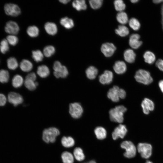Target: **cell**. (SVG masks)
Segmentation results:
<instances>
[{"mask_svg":"<svg viewBox=\"0 0 163 163\" xmlns=\"http://www.w3.org/2000/svg\"><path fill=\"white\" fill-rule=\"evenodd\" d=\"M127 110V109L123 105L116 106L110 109L109 112L110 120L113 122L119 123L123 121V115Z\"/></svg>","mask_w":163,"mask_h":163,"instance_id":"cell-1","label":"cell"},{"mask_svg":"<svg viewBox=\"0 0 163 163\" xmlns=\"http://www.w3.org/2000/svg\"><path fill=\"white\" fill-rule=\"evenodd\" d=\"M6 39L8 43L12 46L15 45L18 41V37L14 35L10 34L7 36Z\"/></svg>","mask_w":163,"mask_h":163,"instance_id":"cell-43","label":"cell"},{"mask_svg":"<svg viewBox=\"0 0 163 163\" xmlns=\"http://www.w3.org/2000/svg\"><path fill=\"white\" fill-rule=\"evenodd\" d=\"M7 101V98L3 94L0 93V106H4Z\"/></svg>","mask_w":163,"mask_h":163,"instance_id":"cell-46","label":"cell"},{"mask_svg":"<svg viewBox=\"0 0 163 163\" xmlns=\"http://www.w3.org/2000/svg\"><path fill=\"white\" fill-rule=\"evenodd\" d=\"M53 74L57 78H64L68 76V71L67 68L65 66L62 65L57 71H54Z\"/></svg>","mask_w":163,"mask_h":163,"instance_id":"cell-20","label":"cell"},{"mask_svg":"<svg viewBox=\"0 0 163 163\" xmlns=\"http://www.w3.org/2000/svg\"><path fill=\"white\" fill-rule=\"evenodd\" d=\"M27 34L32 37H37L39 33V30L37 26L34 25L29 26L27 30Z\"/></svg>","mask_w":163,"mask_h":163,"instance_id":"cell-32","label":"cell"},{"mask_svg":"<svg viewBox=\"0 0 163 163\" xmlns=\"http://www.w3.org/2000/svg\"><path fill=\"white\" fill-rule=\"evenodd\" d=\"M128 22L130 27L134 30H137L139 29L140 27V23L135 18H131Z\"/></svg>","mask_w":163,"mask_h":163,"instance_id":"cell-39","label":"cell"},{"mask_svg":"<svg viewBox=\"0 0 163 163\" xmlns=\"http://www.w3.org/2000/svg\"><path fill=\"white\" fill-rule=\"evenodd\" d=\"M127 129L126 126L120 124L117 127L112 133L113 138L116 140L118 138H123L127 132Z\"/></svg>","mask_w":163,"mask_h":163,"instance_id":"cell-12","label":"cell"},{"mask_svg":"<svg viewBox=\"0 0 163 163\" xmlns=\"http://www.w3.org/2000/svg\"><path fill=\"white\" fill-rule=\"evenodd\" d=\"M24 82L23 79L21 76L16 75L12 78V84L13 87L17 88L21 87Z\"/></svg>","mask_w":163,"mask_h":163,"instance_id":"cell-27","label":"cell"},{"mask_svg":"<svg viewBox=\"0 0 163 163\" xmlns=\"http://www.w3.org/2000/svg\"><path fill=\"white\" fill-rule=\"evenodd\" d=\"M37 77L36 74L34 72L29 73L26 77L25 79L35 81Z\"/></svg>","mask_w":163,"mask_h":163,"instance_id":"cell-45","label":"cell"},{"mask_svg":"<svg viewBox=\"0 0 163 163\" xmlns=\"http://www.w3.org/2000/svg\"><path fill=\"white\" fill-rule=\"evenodd\" d=\"M85 163H96V162L95 161L92 160Z\"/></svg>","mask_w":163,"mask_h":163,"instance_id":"cell-52","label":"cell"},{"mask_svg":"<svg viewBox=\"0 0 163 163\" xmlns=\"http://www.w3.org/2000/svg\"><path fill=\"white\" fill-rule=\"evenodd\" d=\"M24 83L25 87L30 91L35 90L38 85L37 82L27 79H25Z\"/></svg>","mask_w":163,"mask_h":163,"instance_id":"cell-35","label":"cell"},{"mask_svg":"<svg viewBox=\"0 0 163 163\" xmlns=\"http://www.w3.org/2000/svg\"><path fill=\"white\" fill-rule=\"evenodd\" d=\"M155 65L158 69L163 72V60L159 59L156 62Z\"/></svg>","mask_w":163,"mask_h":163,"instance_id":"cell-44","label":"cell"},{"mask_svg":"<svg viewBox=\"0 0 163 163\" xmlns=\"http://www.w3.org/2000/svg\"><path fill=\"white\" fill-rule=\"evenodd\" d=\"M115 33L121 37H124L127 36L129 33L128 28L123 25H120L118 26L117 28L115 30Z\"/></svg>","mask_w":163,"mask_h":163,"instance_id":"cell-26","label":"cell"},{"mask_svg":"<svg viewBox=\"0 0 163 163\" xmlns=\"http://www.w3.org/2000/svg\"><path fill=\"white\" fill-rule=\"evenodd\" d=\"M134 78L137 82L145 85L151 84L153 81V78L150 72L143 69L137 71Z\"/></svg>","mask_w":163,"mask_h":163,"instance_id":"cell-2","label":"cell"},{"mask_svg":"<svg viewBox=\"0 0 163 163\" xmlns=\"http://www.w3.org/2000/svg\"><path fill=\"white\" fill-rule=\"evenodd\" d=\"M158 85L161 91L163 93V79L160 80L159 82Z\"/></svg>","mask_w":163,"mask_h":163,"instance_id":"cell-48","label":"cell"},{"mask_svg":"<svg viewBox=\"0 0 163 163\" xmlns=\"http://www.w3.org/2000/svg\"><path fill=\"white\" fill-rule=\"evenodd\" d=\"M113 69L116 73L121 74L126 72L127 69V67L124 62L117 61L115 63L113 66Z\"/></svg>","mask_w":163,"mask_h":163,"instance_id":"cell-16","label":"cell"},{"mask_svg":"<svg viewBox=\"0 0 163 163\" xmlns=\"http://www.w3.org/2000/svg\"><path fill=\"white\" fill-rule=\"evenodd\" d=\"M32 53V58L36 62H39L42 61L43 58V54L40 50H33Z\"/></svg>","mask_w":163,"mask_h":163,"instance_id":"cell-36","label":"cell"},{"mask_svg":"<svg viewBox=\"0 0 163 163\" xmlns=\"http://www.w3.org/2000/svg\"><path fill=\"white\" fill-rule=\"evenodd\" d=\"M94 133L97 138L99 139H105L107 136V132L105 129L101 126L97 127L94 130Z\"/></svg>","mask_w":163,"mask_h":163,"instance_id":"cell-25","label":"cell"},{"mask_svg":"<svg viewBox=\"0 0 163 163\" xmlns=\"http://www.w3.org/2000/svg\"><path fill=\"white\" fill-rule=\"evenodd\" d=\"M72 6L78 11L85 10L87 8L85 1L84 0H74L72 2Z\"/></svg>","mask_w":163,"mask_h":163,"instance_id":"cell-22","label":"cell"},{"mask_svg":"<svg viewBox=\"0 0 163 163\" xmlns=\"http://www.w3.org/2000/svg\"><path fill=\"white\" fill-rule=\"evenodd\" d=\"M37 73L40 77L45 78L49 75L50 71L47 66L45 65H41L38 67Z\"/></svg>","mask_w":163,"mask_h":163,"instance_id":"cell-19","label":"cell"},{"mask_svg":"<svg viewBox=\"0 0 163 163\" xmlns=\"http://www.w3.org/2000/svg\"><path fill=\"white\" fill-rule=\"evenodd\" d=\"M59 134V130L55 127H51L46 129L43 131V139L47 143H53L56 141L57 136Z\"/></svg>","mask_w":163,"mask_h":163,"instance_id":"cell-3","label":"cell"},{"mask_svg":"<svg viewBox=\"0 0 163 163\" xmlns=\"http://www.w3.org/2000/svg\"><path fill=\"white\" fill-rule=\"evenodd\" d=\"M55 47L51 45L46 46L43 50V54L46 57H49L53 55L55 53Z\"/></svg>","mask_w":163,"mask_h":163,"instance_id":"cell-37","label":"cell"},{"mask_svg":"<svg viewBox=\"0 0 163 163\" xmlns=\"http://www.w3.org/2000/svg\"><path fill=\"white\" fill-rule=\"evenodd\" d=\"M116 18L118 22L122 24H125L128 21L127 14L123 11L120 12L117 14Z\"/></svg>","mask_w":163,"mask_h":163,"instance_id":"cell-29","label":"cell"},{"mask_svg":"<svg viewBox=\"0 0 163 163\" xmlns=\"http://www.w3.org/2000/svg\"><path fill=\"white\" fill-rule=\"evenodd\" d=\"M120 89L117 86H114L110 89L107 92V96L114 102H118L120 99Z\"/></svg>","mask_w":163,"mask_h":163,"instance_id":"cell-13","label":"cell"},{"mask_svg":"<svg viewBox=\"0 0 163 163\" xmlns=\"http://www.w3.org/2000/svg\"><path fill=\"white\" fill-rule=\"evenodd\" d=\"M113 78V73L111 71L105 70L103 74L99 76V81L102 84H108L111 82Z\"/></svg>","mask_w":163,"mask_h":163,"instance_id":"cell-14","label":"cell"},{"mask_svg":"<svg viewBox=\"0 0 163 163\" xmlns=\"http://www.w3.org/2000/svg\"><path fill=\"white\" fill-rule=\"evenodd\" d=\"M61 143L62 145L66 148L73 146L75 144L73 139L70 136H63L61 139Z\"/></svg>","mask_w":163,"mask_h":163,"instance_id":"cell-28","label":"cell"},{"mask_svg":"<svg viewBox=\"0 0 163 163\" xmlns=\"http://www.w3.org/2000/svg\"><path fill=\"white\" fill-rule=\"evenodd\" d=\"M141 106L144 114H148L150 111H153L155 108L154 102L149 98H145L142 101Z\"/></svg>","mask_w":163,"mask_h":163,"instance_id":"cell-10","label":"cell"},{"mask_svg":"<svg viewBox=\"0 0 163 163\" xmlns=\"http://www.w3.org/2000/svg\"><path fill=\"white\" fill-rule=\"evenodd\" d=\"M120 98L121 99H124L126 96V92L122 88L120 89Z\"/></svg>","mask_w":163,"mask_h":163,"instance_id":"cell-47","label":"cell"},{"mask_svg":"<svg viewBox=\"0 0 163 163\" xmlns=\"http://www.w3.org/2000/svg\"><path fill=\"white\" fill-rule=\"evenodd\" d=\"M163 2V0H154L153 2L155 4H158Z\"/></svg>","mask_w":163,"mask_h":163,"instance_id":"cell-50","label":"cell"},{"mask_svg":"<svg viewBox=\"0 0 163 163\" xmlns=\"http://www.w3.org/2000/svg\"><path fill=\"white\" fill-rule=\"evenodd\" d=\"M115 9L117 11H123L126 8V5L122 0H116L114 2Z\"/></svg>","mask_w":163,"mask_h":163,"instance_id":"cell-40","label":"cell"},{"mask_svg":"<svg viewBox=\"0 0 163 163\" xmlns=\"http://www.w3.org/2000/svg\"><path fill=\"white\" fill-rule=\"evenodd\" d=\"M87 78L90 79H94L98 73V70L95 67L91 66L88 67L85 71Z\"/></svg>","mask_w":163,"mask_h":163,"instance_id":"cell-24","label":"cell"},{"mask_svg":"<svg viewBox=\"0 0 163 163\" xmlns=\"http://www.w3.org/2000/svg\"><path fill=\"white\" fill-rule=\"evenodd\" d=\"M145 61L147 63L151 64L155 60V56L154 54L150 51L146 52L143 55Z\"/></svg>","mask_w":163,"mask_h":163,"instance_id":"cell-30","label":"cell"},{"mask_svg":"<svg viewBox=\"0 0 163 163\" xmlns=\"http://www.w3.org/2000/svg\"><path fill=\"white\" fill-rule=\"evenodd\" d=\"M123 56L125 60L128 63H132L135 61L136 55L132 49H128L125 50Z\"/></svg>","mask_w":163,"mask_h":163,"instance_id":"cell-18","label":"cell"},{"mask_svg":"<svg viewBox=\"0 0 163 163\" xmlns=\"http://www.w3.org/2000/svg\"><path fill=\"white\" fill-rule=\"evenodd\" d=\"M70 1V0H60L59 1L60 2L64 4H67Z\"/></svg>","mask_w":163,"mask_h":163,"instance_id":"cell-49","label":"cell"},{"mask_svg":"<svg viewBox=\"0 0 163 163\" xmlns=\"http://www.w3.org/2000/svg\"><path fill=\"white\" fill-rule=\"evenodd\" d=\"M73 154L75 158L78 161H81L84 160L85 156L83 150L80 148H76L74 150Z\"/></svg>","mask_w":163,"mask_h":163,"instance_id":"cell-33","label":"cell"},{"mask_svg":"<svg viewBox=\"0 0 163 163\" xmlns=\"http://www.w3.org/2000/svg\"><path fill=\"white\" fill-rule=\"evenodd\" d=\"M4 9L6 14L12 16H17L21 13L19 7L17 5L13 3L6 4L4 6Z\"/></svg>","mask_w":163,"mask_h":163,"instance_id":"cell-7","label":"cell"},{"mask_svg":"<svg viewBox=\"0 0 163 163\" xmlns=\"http://www.w3.org/2000/svg\"><path fill=\"white\" fill-rule=\"evenodd\" d=\"M103 2L102 0H90L89 1V3L92 9H97L101 7Z\"/></svg>","mask_w":163,"mask_h":163,"instance_id":"cell-42","label":"cell"},{"mask_svg":"<svg viewBox=\"0 0 163 163\" xmlns=\"http://www.w3.org/2000/svg\"><path fill=\"white\" fill-rule=\"evenodd\" d=\"M137 150L142 158L148 159L151 155L152 147L149 143H140L137 145Z\"/></svg>","mask_w":163,"mask_h":163,"instance_id":"cell-5","label":"cell"},{"mask_svg":"<svg viewBox=\"0 0 163 163\" xmlns=\"http://www.w3.org/2000/svg\"><path fill=\"white\" fill-rule=\"evenodd\" d=\"M5 31L11 35H15L19 30V27L18 24L12 21H8L5 27Z\"/></svg>","mask_w":163,"mask_h":163,"instance_id":"cell-11","label":"cell"},{"mask_svg":"<svg viewBox=\"0 0 163 163\" xmlns=\"http://www.w3.org/2000/svg\"><path fill=\"white\" fill-rule=\"evenodd\" d=\"M7 62L8 68L12 70L15 69L18 65L17 59L14 57H11L8 58Z\"/></svg>","mask_w":163,"mask_h":163,"instance_id":"cell-34","label":"cell"},{"mask_svg":"<svg viewBox=\"0 0 163 163\" xmlns=\"http://www.w3.org/2000/svg\"><path fill=\"white\" fill-rule=\"evenodd\" d=\"M9 78V74L8 71L5 69L0 70V82L2 83L7 82Z\"/></svg>","mask_w":163,"mask_h":163,"instance_id":"cell-38","label":"cell"},{"mask_svg":"<svg viewBox=\"0 0 163 163\" xmlns=\"http://www.w3.org/2000/svg\"><path fill=\"white\" fill-rule=\"evenodd\" d=\"M116 49L115 46L113 43H104L101 47V52L106 57H110L112 56Z\"/></svg>","mask_w":163,"mask_h":163,"instance_id":"cell-8","label":"cell"},{"mask_svg":"<svg viewBox=\"0 0 163 163\" xmlns=\"http://www.w3.org/2000/svg\"><path fill=\"white\" fill-rule=\"evenodd\" d=\"M140 36L137 34L131 35L129 40V44L130 46L134 49L138 48L142 44V42L139 40Z\"/></svg>","mask_w":163,"mask_h":163,"instance_id":"cell-15","label":"cell"},{"mask_svg":"<svg viewBox=\"0 0 163 163\" xmlns=\"http://www.w3.org/2000/svg\"><path fill=\"white\" fill-rule=\"evenodd\" d=\"M145 163H153L152 161L148 160L146 161Z\"/></svg>","mask_w":163,"mask_h":163,"instance_id":"cell-53","label":"cell"},{"mask_svg":"<svg viewBox=\"0 0 163 163\" xmlns=\"http://www.w3.org/2000/svg\"><path fill=\"white\" fill-rule=\"evenodd\" d=\"M60 23L62 26L67 29H71L74 26L73 20L67 17L62 18L60 21Z\"/></svg>","mask_w":163,"mask_h":163,"instance_id":"cell-23","label":"cell"},{"mask_svg":"<svg viewBox=\"0 0 163 163\" xmlns=\"http://www.w3.org/2000/svg\"><path fill=\"white\" fill-rule=\"evenodd\" d=\"M83 109L81 104L78 102L71 103L69 105V113L72 117L79 118L83 113Z\"/></svg>","mask_w":163,"mask_h":163,"instance_id":"cell-6","label":"cell"},{"mask_svg":"<svg viewBox=\"0 0 163 163\" xmlns=\"http://www.w3.org/2000/svg\"><path fill=\"white\" fill-rule=\"evenodd\" d=\"M61 158L63 163H73L74 162L73 156L70 152H63L61 155Z\"/></svg>","mask_w":163,"mask_h":163,"instance_id":"cell-31","label":"cell"},{"mask_svg":"<svg viewBox=\"0 0 163 163\" xmlns=\"http://www.w3.org/2000/svg\"><path fill=\"white\" fill-rule=\"evenodd\" d=\"M9 49L8 43L6 39H3L0 43V51L3 54L5 53Z\"/></svg>","mask_w":163,"mask_h":163,"instance_id":"cell-41","label":"cell"},{"mask_svg":"<svg viewBox=\"0 0 163 163\" xmlns=\"http://www.w3.org/2000/svg\"><path fill=\"white\" fill-rule=\"evenodd\" d=\"M20 67L21 69L23 72H28L32 69L33 65L32 62L29 60L24 59L20 62Z\"/></svg>","mask_w":163,"mask_h":163,"instance_id":"cell-21","label":"cell"},{"mask_svg":"<svg viewBox=\"0 0 163 163\" xmlns=\"http://www.w3.org/2000/svg\"><path fill=\"white\" fill-rule=\"evenodd\" d=\"M44 28L46 33L51 35H55L58 31L56 24L52 22H46L45 24Z\"/></svg>","mask_w":163,"mask_h":163,"instance_id":"cell-17","label":"cell"},{"mask_svg":"<svg viewBox=\"0 0 163 163\" xmlns=\"http://www.w3.org/2000/svg\"><path fill=\"white\" fill-rule=\"evenodd\" d=\"M8 101L16 106L21 104L23 101V98L20 94L14 92H10L8 95Z\"/></svg>","mask_w":163,"mask_h":163,"instance_id":"cell-9","label":"cell"},{"mask_svg":"<svg viewBox=\"0 0 163 163\" xmlns=\"http://www.w3.org/2000/svg\"><path fill=\"white\" fill-rule=\"evenodd\" d=\"M120 146L121 148L125 150L124 155L126 157L131 158L136 155V149L132 142L129 141H123L121 143Z\"/></svg>","mask_w":163,"mask_h":163,"instance_id":"cell-4","label":"cell"},{"mask_svg":"<svg viewBox=\"0 0 163 163\" xmlns=\"http://www.w3.org/2000/svg\"><path fill=\"white\" fill-rule=\"evenodd\" d=\"M139 1L138 0H130L131 2L132 3H136L137 2Z\"/></svg>","mask_w":163,"mask_h":163,"instance_id":"cell-51","label":"cell"}]
</instances>
